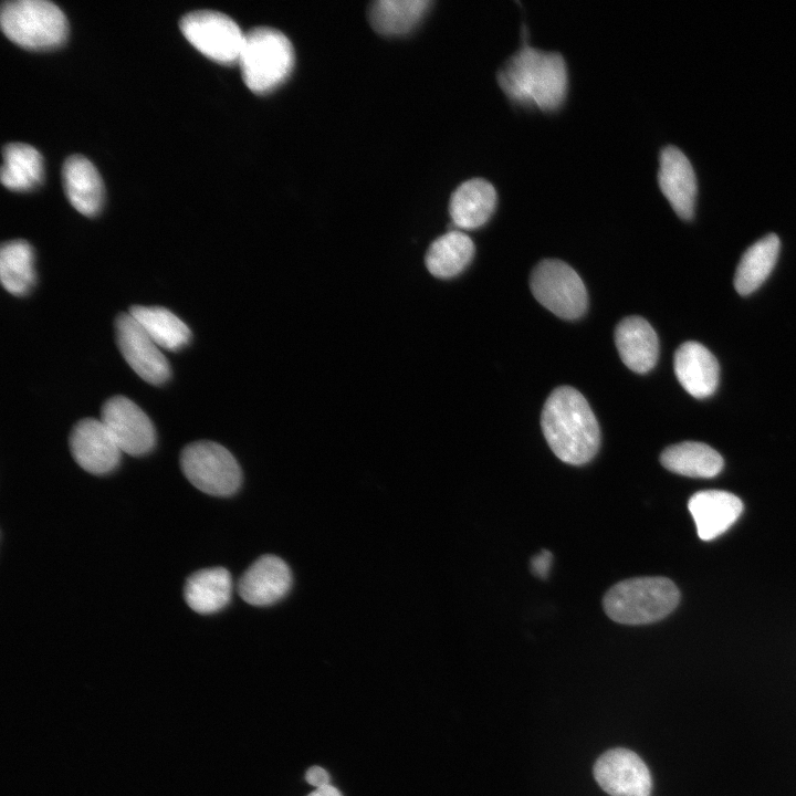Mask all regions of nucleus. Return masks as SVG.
Returning <instances> with one entry per match:
<instances>
[{
  "label": "nucleus",
  "mask_w": 796,
  "mask_h": 796,
  "mask_svg": "<svg viewBox=\"0 0 796 796\" xmlns=\"http://www.w3.org/2000/svg\"><path fill=\"white\" fill-rule=\"evenodd\" d=\"M305 778L307 783L316 788L329 785L328 773L320 766H313L307 769Z\"/></svg>",
  "instance_id": "obj_29"
},
{
  "label": "nucleus",
  "mask_w": 796,
  "mask_h": 796,
  "mask_svg": "<svg viewBox=\"0 0 796 796\" xmlns=\"http://www.w3.org/2000/svg\"><path fill=\"white\" fill-rule=\"evenodd\" d=\"M75 462L92 474L113 471L121 460V449L101 420L84 418L75 423L69 439Z\"/></svg>",
  "instance_id": "obj_12"
},
{
  "label": "nucleus",
  "mask_w": 796,
  "mask_h": 796,
  "mask_svg": "<svg viewBox=\"0 0 796 796\" xmlns=\"http://www.w3.org/2000/svg\"><path fill=\"white\" fill-rule=\"evenodd\" d=\"M32 247L22 239L7 241L0 249V280L12 295L28 294L35 283Z\"/></svg>",
  "instance_id": "obj_26"
},
{
  "label": "nucleus",
  "mask_w": 796,
  "mask_h": 796,
  "mask_svg": "<svg viewBox=\"0 0 796 796\" xmlns=\"http://www.w3.org/2000/svg\"><path fill=\"white\" fill-rule=\"evenodd\" d=\"M598 785L610 796H650L651 774L645 762L632 751L612 748L594 765Z\"/></svg>",
  "instance_id": "obj_11"
},
{
  "label": "nucleus",
  "mask_w": 796,
  "mask_h": 796,
  "mask_svg": "<svg viewBox=\"0 0 796 796\" xmlns=\"http://www.w3.org/2000/svg\"><path fill=\"white\" fill-rule=\"evenodd\" d=\"M128 313L160 348L176 352L191 338L189 327L165 307L134 305Z\"/></svg>",
  "instance_id": "obj_25"
},
{
  "label": "nucleus",
  "mask_w": 796,
  "mask_h": 796,
  "mask_svg": "<svg viewBox=\"0 0 796 796\" xmlns=\"http://www.w3.org/2000/svg\"><path fill=\"white\" fill-rule=\"evenodd\" d=\"M122 452L143 455L156 442V432L149 417L125 396L107 399L101 409V419Z\"/></svg>",
  "instance_id": "obj_10"
},
{
  "label": "nucleus",
  "mask_w": 796,
  "mask_h": 796,
  "mask_svg": "<svg viewBox=\"0 0 796 796\" xmlns=\"http://www.w3.org/2000/svg\"><path fill=\"white\" fill-rule=\"evenodd\" d=\"M658 182L674 212L684 220L692 219L696 197V178L690 160L674 146L660 153Z\"/></svg>",
  "instance_id": "obj_14"
},
{
  "label": "nucleus",
  "mask_w": 796,
  "mask_h": 796,
  "mask_svg": "<svg viewBox=\"0 0 796 796\" xmlns=\"http://www.w3.org/2000/svg\"><path fill=\"white\" fill-rule=\"evenodd\" d=\"M307 796H342L341 793L333 787L332 785H327L321 788H316L314 792L308 794Z\"/></svg>",
  "instance_id": "obj_30"
},
{
  "label": "nucleus",
  "mask_w": 796,
  "mask_h": 796,
  "mask_svg": "<svg viewBox=\"0 0 796 796\" xmlns=\"http://www.w3.org/2000/svg\"><path fill=\"white\" fill-rule=\"evenodd\" d=\"M179 28L210 60L227 65L238 63L245 34L230 17L211 10L192 11L181 18Z\"/></svg>",
  "instance_id": "obj_8"
},
{
  "label": "nucleus",
  "mask_w": 796,
  "mask_h": 796,
  "mask_svg": "<svg viewBox=\"0 0 796 796\" xmlns=\"http://www.w3.org/2000/svg\"><path fill=\"white\" fill-rule=\"evenodd\" d=\"M66 197L82 214L98 213L103 203V182L94 165L81 155L69 157L62 168Z\"/></svg>",
  "instance_id": "obj_18"
},
{
  "label": "nucleus",
  "mask_w": 796,
  "mask_h": 796,
  "mask_svg": "<svg viewBox=\"0 0 796 796\" xmlns=\"http://www.w3.org/2000/svg\"><path fill=\"white\" fill-rule=\"evenodd\" d=\"M0 23L9 40L29 50L56 48L67 36L65 14L48 0L6 1L1 7Z\"/></svg>",
  "instance_id": "obj_5"
},
{
  "label": "nucleus",
  "mask_w": 796,
  "mask_h": 796,
  "mask_svg": "<svg viewBox=\"0 0 796 796\" xmlns=\"http://www.w3.org/2000/svg\"><path fill=\"white\" fill-rule=\"evenodd\" d=\"M689 511L702 541H711L727 531L741 515L743 503L736 495L720 490L694 493L688 503Z\"/></svg>",
  "instance_id": "obj_15"
},
{
  "label": "nucleus",
  "mask_w": 796,
  "mask_h": 796,
  "mask_svg": "<svg viewBox=\"0 0 796 796\" xmlns=\"http://www.w3.org/2000/svg\"><path fill=\"white\" fill-rule=\"evenodd\" d=\"M680 593L666 577H636L614 585L604 597L607 616L619 624L643 625L668 616Z\"/></svg>",
  "instance_id": "obj_3"
},
{
  "label": "nucleus",
  "mask_w": 796,
  "mask_h": 796,
  "mask_svg": "<svg viewBox=\"0 0 796 796\" xmlns=\"http://www.w3.org/2000/svg\"><path fill=\"white\" fill-rule=\"evenodd\" d=\"M553 556L551 552L543 549L541 553L535 555L531 561L532 572L541 577L545 578L549 572Z\"/></svg>",
  "instance_id": "obj_28"
},
{
  "label": "nucleus",
  "mask_w": 796,
  "mask_h": 796,
  "mask_svg": "<svg viewBox=\"0 0 796 796\" xmlns=\"http://www.w3.org/2000/svg\"><path fill=\"white\" fill-rule=\"evenodd\" d=\"M495 206L494 187L482 178H473L454 190L449 211L458 228L471 230L483 226L493 214Z\"/></svg>",
  "instance_id": "obj_19"
},
{
  "label": "nucleus",
  "mask_w": 796,
  "mask_h": 796,
  "mask_svg": "<svg viewBox=\"0 0 796 796\" xmlns=\"http://www.w3.org/2000/svg\"><path fill=\"white\" fill-rule=\"evenodd\" d=\"M1 182L13 191H25L39 186L43 178V158L32 146L10 143L3 147Z\"/></svg>",
  "instance_id": "obj_24"
},
{
  "label": "nucleus",
  "mask_w": 796,
  "mask_h": 796,
  "mask_svg": "<svg viewBox=\"0 0 796 796\" xmlns=\"http://www.w3.org/2000/svg\"><path fill=\"white\" fill-rule=\"evenodd\" d=\"M292 585L286 563L274 555H263L252 563L238 583L241 598L252 606H269L282 599Z\"/></svg>",
  "instance_id": "obj_13"
},
{
  "label": "nucleus",
  "mask_w": 796,
  "mask_h": 796,
  "mask_svg": "<svg viewBox=\"0 0 796 796\" xmlns=\"http://www.w3.org/2000/svg\"><path fill=\"white\" fill-rule=\"evenodd\" d=\"M674 373L681 386L694 398L710 397L719 385V363L714 355L698 342H685L677 349Z\"/></svg>",
  "instance_id": "obj_16"
},
{
  "label": "nucleus",
  "mask_w": 796,
  "mask_h": 796,
  "mask_svg": "<svg viewBox=\"0 0 796 796\" xmlns=\"http://www.w3.org/2000/svg\"><path fill=\"white\" fill-rule=\"evenodd\" d=\"M661 464L669 471L691 478H713L723 468L721 454L703 442L684 441L664 449Z\"/></svg>",
  "instance_id": "obj_21"
},
{
  "label": "nucleus",
  "mask_w": 796,
  "mask_h": 796,
  "mask_svg": "<svg viewBox=\"0 0 796 796\" xmlns=\"http://www.w3.org/2000/svg\"><path fill=\"white\" fill-rule=\"evenodd\" d=\"M541 425L549 448L563 462L584 464L599 449L597 419L585 397L573 387L562 386L552 391L544 404Z\"/></svg>",
  "instance_id": "obj_1"
},
{
  "label": "nucleus",
  "mask_w": 796,
  "mask_h": 796,
  "mask_svg": "<svg viewBox=\"0 0 796 796\" xmlns=\"http://www.w3.org/2000/svg\"><path fill=\"white\" fill-rule=\"evenodd\" d=\"M238 64L248 88L255 94H265L291 74L293 46L282 32L268 27L255 28L244 35Z\"/></svg>",
  "instance_id": "obj_4"
},
{
  "label": "nucleus",
  "mask_w": 796,
  "mask_h": 796,
  "mask_svg": "<svg viewBox=\"0 0 796 796\" xmlns=\"http://www.w3.org/2000/svg\"><path fill=\"white\" fill-rule=\"evenodd\" d=\"M779 248V238L768 233L744 252L734 276L739 294L748 295L764 283L776 264Z\"/></svg>",
  "instance_id": "obj_23"
},
{
  "label": "nucleus",
  "mask_w": 796,
  "mask_h": 796,
  "mask_svg": "<svg viewBox=\"0 0 796 796\" xmlns=\"http://www.w3.org/2000/svg\"><path fill=\"white\" fill-rule=\"evenodd\" d=\"M534 297L561 318H579L587 308L585 284L567 263L546 259L532 271L530 280Z\"/></svg>",
  "instance_id": "obj_7"
},
{
  "label": "nucleus",
  "mask_w": 796,
  "mask_h": 796,
  "mask_svg": "<svg viewBox=\"0 0 796 796\" xmlns=\"http://www.w3.org/2000/svg\"><path fill=\"white\" fill-rule=\"evenodd\" d=\"M615 343L624 364L635 373L646 374L658 359L659 342L652 326L640 316H628L615 329Z\"/></svg>",
  "instance_id": "obj_17"
},
{
  "label": "nucleus",
  "mask_w": 796,
  "mask_h": 796,
  "mask_svg": "<svg viewBox=\"0 0 796 796\" xmlns=\"http://www.w3.org/2000/svg\"><path fill=\"white\" fill-rule=\"evenodd\" d=\"M498 82L512 102L554 111L566 97L567 69L559 53L524 43L500 70Z\"/></svg>",
  "instance_id": "obj_2"
},
{
  "label": "nucleus",
  "mask_w": 796,
  "mask_h": 796,
  "mask_svg": "<svg viewBox=\"0 0 796 796\" xmlns=\"http://www.w3.org/2000/svg\"><path fill=\"white\" fill-rule=\"evenodd\" d=\"M118 349L130 368L145 381L161 385L170 376V366L160 347L129 313L115 320Z\"/></svg>",
  "instance_id": "obj_9"
},
{
  "label": "nucleus",
  "mask_w": 796,
  "mask_h": 796,
  "mask_svg": "<svg viewBox=\"0 0 796 796\" xmlns=\"http://www.w3.org/2000/svg\"><path fill=\"white\" fill-rule=\"evenodd\" d=\"M473 255L474 243L471 238L459 230H451L430 244L425 262L433 276L450 279L460 274Z\"/></svg>",
  "instance_id": "obj_22"
},
{
  "label": "nucleus",
  "mask_w": 796,
  "mask_h": 796,
  "mask_svg": "<svg viewBox=\"0 0 796 796\" xmlns=\"http://www.w3.org/2000/svg\"><path fill=\"white\" fill-rule=\"evenodd\" d=\"M231 594V575L223 567L205 568L191 574L184 588L187 605L201 615L223 609L229 604Z\"/></svg>",
  "instance_id": "obj_20"
},
{
  "label": "nucleus",
  "mask_w": 796,
  "mask_h": 796,
  "mask_svg": "<svg viewBox=\"0 0 796 796\" xmlns=\"http://www.w3.org/2000/svg\"><path fill=\"white\" fill-rule=\"evenodd\" d=\"M187 480L198 490L216 496H229L241 485L242 473L232 453L213 441H196L180 454Z\"/></svg>",
  "instance_id": "obj_6"
},
{
  "label": "nucleus",
  "mask_w": 796,
  "mask_h": 796,
  "mask_svg": "<svg viewBox=\"0 0 796 796\" xmlns=\"http://www.w3.org/2000/svg\"><path fill=\"white\" fill-rule=\"evenodd\" d=\"M430 4L429 0H378L371 3L368 19L380 34H405L418 23Z\"/></svg>",
  "instance_id": "obj_27"
}]
</instances>
